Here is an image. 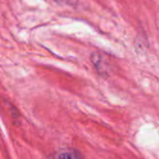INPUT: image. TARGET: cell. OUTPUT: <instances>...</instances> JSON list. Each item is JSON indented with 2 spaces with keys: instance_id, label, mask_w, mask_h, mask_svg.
Returning a JSON list of instances; mask_svg holds the SVG:
<instances>
[{
  "instance_id": "6da1fadb",
  "label": "cell",
  "mask_w": 159,
  "mask_h": 159,
  "mask_svg": "<svg viewBox=\"0 0 159 159\" xmlns=\"http://www.w3.org/2000/svg\"><path fill=\"white\" fill-rule=\"evenodd\" d=\"M52 159H83L81 153L71 148L61 149L53 154Z\"/></svg>"
}]
</instances>
